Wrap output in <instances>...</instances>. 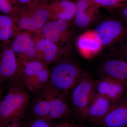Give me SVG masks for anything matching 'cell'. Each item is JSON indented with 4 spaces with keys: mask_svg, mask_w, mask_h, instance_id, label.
Here are the masks:
<instances>
[{
    "mask_svg": "<svg viewBox=\"0 0 127 127\" xmlns=\"http://www.w3.org/2000/svg\"><path fill=\"white\" fill-rule=\"evenodd\" d=\"M122 20L113 17L104 18L99 22L93 31L102 48L112 53L117 52L127 42V25Z\"/></svg>",
    "mask_w": 127,
    "mask_h": 127,
    "instance_id": "obj_1",
    "label": "cell"
},
{
    "mask_svg": "<svg viewBox=\"0 0 127 127\" xmlns=\"http://www.w3.org/2000/svg\"><path fill=\"white\" fill-rule=\"evenodd\" d=\"M13 82L0 103V123L6 120L23 119L29 105L30 94L19 82Z\"/></svg>",
    "mask_w": 127,
    "mask_h": 127,
    "instance_id": "obj_2",
    "label": "cell"
},
{
    "mask_svg": "<svg viewBox=\"0 0 127 127\" xmlns=\"http://www.w3.org/2000/svg\"><path fill=\"white\" fill-rule=\"evenodd\" d=\"M32 104V118H45L49 120L67 117L70 110L64 96L45 88ZM38 93V94H39Z\"/></svg>",
    "mask_w": 127,
    "mask_h": 127,
    "instance_id": "obj_3",
    "label": "cell"
},
{
    "mask_svg": "<svg viewBox=\"0 0 127 127\" xmlns=\"http://www.w3.org/2000/svg\"><path fill=\"white\" fill-rule=\"evenodd\" d=\"M83 73L76 63L69 59H64L54 67L46 88L64 96L72 92Z\"/></svg>",
    "mask_w": 127,
    "mask_h": 127,
    "instance_id": "obj_4",
    "label": "cell"
},
{
    "mask_svg": "<svg viewBox=\"0 0 127 127\" xmlns=\"http://www.w3.org/2000/svg\"><path fill=\"white\" fill-rule=\"evenodd\" d=\"M47 0H37L17 7V20L20 28L35 31L43 27L51 17L50 4Z\"/></svg>",
    "mask_w": 127,
    "mask_h": 127,
    "instance_id": "obj_5",
    "label": "cell"
},
{
    "mask_svg": "<svg viewBox=\"0 0 127 127\" xmlns=\"http://www.w3.org/2000/svg\"><path fill=\"white\" fill-rule=\"evenodd\" d=\"M50 73L44 64L39 61L28 63L21 73H17L14 79L19 82L28 92L38 94L45 88Z\"/></svg>",
    "mask_w": 127,
    "mask_h": 127,
    "instance_id": "obj_6",
    "label": "cell"
},
{
    "mask_svg": "<svg viewBox=\"0 0 127 127\" xmlns=\"http://www.w3.org/2000/svg\"><path fill=\"white\" fill-rule=\"evenodd\" d=\"M96 83L90 75L83 73L72 92L73 108L82 118L96 94Z\"/></svg>",
    "mask_w": 127,
    "mask_h": 127,
    "instance_id": "obj_7",
    "label": "cell"
},
{
    "mask_svg": "<svg viewBox=\"0 0 127 127\" xmlns=\"http://www.w3.org/2000/svg\"><path fill=\"white\" fill-rule=\"evenodd\" d=\"M111 53L100 64L101 77L117 80L127 86V63L116 53Z\"/></svg>",
    "mask_w": 127,
    "mask_h": 127,
    "instance_id": "obj_8",
    "label": "cell"
},
{
    "mask_svg": "<svg viewBox=\"0 0 127 127\" xmlns=\"http://www.w3.org/2000/svg\"><path fill=\"white\" fill-rule=\"evenodd\" d=\"M44 39L55 43L59 48L67 43L71 38V32L67 22L54 20L47 22L42 28Z\"/></svg>",
    "mask_w": 127,
    "mask_h": 127,
    "instance_id": "obj_9",
    "label": "cell"
},
{
    "mask_svg": "<svg viewBox=\"0 0 127 127\" xmlns=\"http://www.w3.org/2000/svg\"><path fill=\"white\" fill-rule=\"evenodd\" d=\"M98 122L104 127H124L127 125V97L113 103L106 114Z\"/></svg>",
    "mask_w": 127,
    "mask_h": 127,
    "instance_id": "obj_10",
    "label": "cell"
},
{
    "mask_svg": "<svg viewBox=\"0 0 127 127\" xmlns=\"http://www.w3.org/2000/svg\"><path fill=\"white\" fill-rule=\"evenodd\" d=\"M18 70V62L10 46L2 47L0 50V87L14 79Z\"/></svg>",
    "mask_w": 127,
    "mask_h": 127,
    "instance_id": "obj_11",
    "label": "cell"
},
{
    "mask_svg": "<svg viewBox=\"0 0 127 127\" xmlns=\"http://www.w3.org/2000/svg\"><path fill=\"white\" fill-rule=\"evenodd\" d=\"M76 6L74 23L79 29L86 28L97 18L98 7L91 0H78Z\"/></svg>",
    "mask_w": 127,
    "mask_h": 127,
    "instance_id": "obj_12",
    "label": "cell"
},
{
    "mask_svg": "<svg viewBox=\"0 0 127 127\" xmlns=\"http://www.w3.org/2000/svg\"><path fill=\"white\" fill-rule=\"evenodd\" d=\"M96 89L97 94L108 98L113 103L124 96L127 91V86L114 79L101 77L96 81Z\"/></svg>",
    "mask_w": 127,
    "mask_h": 127,
    "instance_id": "obj_13",
    "label": "cell"
},
{
    "mask_svg": "<svg viewBox=\"0 0 127 127\" xmlns=\"http://www.w3.org/2000/svg\"><path fill=\"white\" fill-rule=\"evenodd\" d=\"M112 103L109 98L96 93L83 118L90 121H98L106 114Z\"/></svg>",
    "mask_w": 127,
    "mask_h": 127,
    "instance_id": "obj_14",
    "label": "cell"
},
{
    "mask_svg": "<svg viewBox=\"0 0 127 127\" xmlns=\"http://www.w3.org/2000/svg\"><path fill=\"white\" fill-rule=\"evenodd\" d=\"M51 17L55 20H62L66 22L74 18L76 3L70 0H59L50 3Z\"/></svg>",
    "mask_w": 127,
    "mask_h": 127,
    "instance_id": "obj_15",
    "label": "cell"
},
{
    "mask_svg": "<svg viewBox=\"0 0 127 127\" xmlns=\"http://www.w3.org/2000/svg\"><path fill=\"white\" fill-rule=\"evenodd\" d=\"M77 44L79 52L87 57L96 54L102 48L93 31L86 32L80 35L78 38Z\"/></svg>",
    "mask_w": 127,
    "mask_h": 127,
    "instance_id": "obj_16",
    "label": "cell"
},
{
    "mask_svg": "<svg viewBox=\"0 0 127 127\" xmlns=\"http://www.w3.org/2000/svg\"><path fill=\"white\" fill-rule=\"evenodd\" d=\"M10 46L15 55L23 54L29 58H32L36 56L35 45L28 34L18 35L14 39Z\"/></svg>",
    "mask_w": 127,
    "mask_h": 127,
    "instance_id": "obj_17",
    "label": "cell"
},
{
    "mask_svg": "<svg viewBox=\"0 0 127 127\" xmlns=\"http://www.w3.org/2000/svg\"><path fill=\"white\" fill-rule=\"evenodd\" d=\"M37 51L43 53V58L47 62L56 61L60 56V48L55 43L45 39L39 40L35 45Z\"/></svg>",
    "mask_w": 127,
    "mask_h": 127,
    "instance_id": "obj_18",
    "label": "cell"
},
{
    "mask_svg": "<svg viewBox=\"0 0 127 127\" xmlns=\"http://www.w3.org/2000/svg\"><path fill=\"white\" fill-rule=\"evenodd\" d=\"M10 0H0V12L1 14L9 16L15 19L17 8Z\"/></svg>",
    "mask_w": 127,
    "mask_h": 127,
    "instance_id": "obj_19",
    "label": "cell"
},
{
    "mask_svg": "<svg viewBox=\"0 0 127 127\" xmlns=\"http://www.w3.org/2000/svg\"><path fill=\"white\" fill-rule=\"evenodd\" d=\"M98 7L102 6L109 8L121 7L127 3V0H91Z\"/></svg>",
    "mask_w": 127,
    "mask_h": 127,
    "instance_id": "obj_20",
    "label": "cell"
},
{
    "mask_svg": "<svg viewBox=\"0 0 127 127\" xmlns=\"http://www.w3.org/2000/svg\"><path fill=\"white\" fill-rule=\"evenodd\" d=\"M51 120L45 118H32L24 123V127H53Z\"/></svg>",
    "mask_w": 127,
    "mask_h": 127,
    "instance_id": "obj_21",
    "label": "cell"
},
{
    "mask_svg": "<svg viewBox=\"0 0 127 127\" xmlns=\"http://www.w3.org/2000/svg\"><path fill=\"white\" fill-rule=\"evenodd\" d=\"M15 29L10 27L0 28V42H4L9 40L15 34Z\"/></svg>",
    "mask_w": 127,
    "mask_h": 127,
    "instance_id": "obj_22",
    "label": "cell"
},
{
    "mask_svg": "<svg viewBox=\"0 0 127 127\" xmlns=\"http://www.w3.org/2000/svg\"><path fill=\"white\" fill-rule=\"evenodd\" d=\"M15 19L9 16L0 14V28L10 27L16 29Z\"/></svg>",
    "mask_w": 127,
    "mask_h": 127,
    "instance_id": "obj_23",
    "label": "cell"
},
{
    "mask_svg": "<svg viewBox=\"0 0 127 127\" xmlns=\"http://www.w3.org/2000/svg\"><path fill=\"white\" fill-rule=\"evenodd\" d=\"M0 127H24L22 119L6 120L0 123Z\"/></svg>",
    "mask_w": 127,
    "mask_h": 127,
    "instance_id": "obj_24",
    "label": "cell"
},
{
    "mask_svg": "<svg viewBox=\"0 0 127 127\" xmlns=\"http://www.w3.org/2000/svg\"><path fill=\"white\" fill-rule=\"evenodd\" d=\"M118 8L119 15L127 23V3Z\"/></svg>",
    "mask_w": 127,
    "mask_h": 127,
    "instance_id": "obj_25",
    "label": "cell"
},
{
    "mask_svg": "<svg viewBox=\"0 0 127 127\" xmlns=\"http://www.w3.org/2000/svg\"><path fill=\"white\" fill-rule=\"evenodd\" d=\"M127 63V42L120 50L114 53Z\"/></svg>",
    "mask_w": 127,
    "mask_h": 127,
    "instance_id": "obj_26",
    "label": "cell"
},
{
    "mask_svg": "<svg viewBox=\"0 0 127 127\" xmlns=\"http://www.w3.org/2000/svg\"><path fill=\"white\" fill-rule=\"evenodd\" d=\"M13 4H18L21 6L28 4L37 0H10Z\"/></svg>",
    "mask_w": 127,
    "mask_h": 127,
    "instance_id": "obj_27",
    "label": "cell"
},
{
    "mask_svg": "<svg viewBox=\"0 0 127 127\" xmlns=\"http://www.w3.org/2000/svg\"><path fill=\"white\" fill-rule=\"evenodd\" d=\"M2 90L1 89V87H0V103L2 99Z\"/></svg>",
    "mask_w": 127,
    "mask_h": 127,
    "instance_id": "obj_28",
    "label": "cell"
},
{
    "mask_svg": "<svg viewBox=\"0 0 127 127\" xmlns=\"http://www.w3.org/2000/svg\"><path fill=\"white\" fill-rule=\"evenodd\" d=\"M67 124H62L61 125H58L56 127H66Z\"/></svg>",
    "mask_w": 127,
    "mask_h": 127,
    "instance_id": "obj_29",
    "label": "cell"
},
{
    "mask_svg": "<svg viewBox=\"0 0 127 127\" xmlns=\"http://www.w3.org/2000/svg\"><path fill=\"white\" fill-rule=\"evenodd\" d=\"M59 0H47V1H48L49 2H50V3H52V2H55V1H57Z\"/></svg>",
    "mask_w": 127,
    "mask_h": 127,
    "instance_id": "obj_30",
    "label": "cell"
},
{
    "mask_svg": "<svg viewBox=\"0 0 127 127\" xmlns=\"http://www.w3.org/2000/svg\"><path fill=\"white\" fill-rule=\"evenodd\" d=\"M70 127L69 125H68V124H67V127Z\"/></svg>",
    "mask_w": 127,
    "mask_h": 127,
    "instance_id": "obj_31",
    "label": "cell"
},
{
    "mask_svg": "<svg viewBox=\"0 0 127 127\" xmlns=\"http://www.w3.org/2000/svg\"><path fill=\"white\" fill-rule=\"evenodd\" d=\"M1 46V44L0 42V46Z\"/></svg>",
    "mask_w": 127,
    "mask_h": 127,
    "instance_id": "obj_32",
    "label": "cell"
}]
</instances>
